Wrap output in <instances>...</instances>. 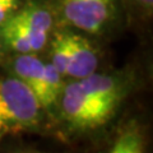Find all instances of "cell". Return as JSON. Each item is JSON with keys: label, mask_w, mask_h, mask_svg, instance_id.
Segmentation results:
<instances>
[{"label": "cell", "mask_w": 153, "mask_h": 153, "mask_svg": "<svg viewBox=\"0 0 153 153\" xmlns=\"http://www.w3.org/2000/svg\"><path fill=\"white\" fill-rule=\"evenodd\" d=\"M41 105L21 79H0V134L17 133L35 126Z\"/></svg>", "instance_id": "cell-1"}, {"label": "cell", "mask_w": 153, "mask_h": 153, "mask_svg": "<svg viewBox=\"0 0 153 153\" xmlns=\"http://www.w3.org/2000/svg\"><path fill=\"white\" fill-rule=\"evenodd\" d=\"M61 110L71 125L80 129H92L102 125L112 116L115 108L89 96L79 80L64 87L61 93Z\"/></svg>", "instance_id": "cell-2"}, {"label": "cell", "mask_w": 153, "mask_h": 153, "mask_svg": "<svg viewBox=\"0 0 153 153\" xmlns=\"http://www.w3.org/2000/svg\"><path fill=\"white\" fill-rule=\"evenodd\" d=\"M57 10L68 25L97 35L114 19L116 0H56Z\"/></svg>", "instance_id": "cell-3"}, {"label": "cell", "mask_w": 153, "mask_h": 153, "mask_svg": "<svg viewBox=\"0 0 153 153\" xmlns=\"http://www.w3.org/2000/svg\"><path fill=\"white\" fill-rule=\"evenodd\" d=\"M31 46L32 52L44 49L52 27V16L46 8L31 3L7 19Z\"/></svg>", "instance_id": "cell-4"}, {"label": "cell", "mask_w": 153, "mask_h": 153, "mask_svg": "<svg viewBox=\"0 0 153 153\" xmlns=\"http://www.w3.org/2000/svg\"><path fill=\"white\" fill-rule=\"evenodd\" d=\"M68 44L69 56L66 75L78 80L96 73L98 66L97 51L87 38L75 33H68Z\"/></svg>", "instance_id": "cell-5"}, {"label": "cell", "mask_w": 153, "mask_h": 153, "mask_svg": "<svg viewBox=\"0 0 153 153\" xmlns=\"http://www.w3.org/2000/svg\"><path fill=\"white\" fill-rule=\"evenodd\" d=\"M78 80L89 96L116 110L119 102L123 98V87L116 78L111 75L93 73Z\"/></svg>", "instance_id": "cell-6"}, {"label": "cell", "mask_w": 153, "mask_h": 153, "mask_svg": "<svg viewBox=\"0 0 153 153\" xmlns=\"http://www.w3.org/2000/svg\"><path fill=\"white\" fill-rule=\"evenodd\" d=\"M13 68L17 74V78L21 79L27 87H30L40 101L45 73V63H42L33 54H21L14 60Z\"/></svg>", "instance_id": "cell-7"}, {"label": "cell", "mask_w": 153, "mask_h": 153, "mask_svg": "<svg viewBox=\"0 0 153 153\" xmlns=\"http://www.w3.org/2000/svg\"><path fill=\"white\" fill-rule=\"evenodd\" d=\"M63 89V75L51 65V63L45 64L44 82H42V89L40 96L41 107L50 108L57 101V98L61 97Z\"/></svg>", "instance_id": "cell-8"}, {"label": "cell", "mask_w": 153, "mask_h": 153, "mask_svg": "<svg viewBox=\"0 0 153 153\" xmlns=\"http://www.w3.org/2000/svg\"><path fill=\"white\" fill-rule=\"evenodd\" d=\"M110 153H143V137L139 128L126 126L115 142Z\"/></svg>", "instance_id": "cell-9"}, {"label": "cell", "mask_w": 153, "mask_h": 153, "mask_svg": "<svg viewBox=\"0 0 153 153\" xmlns=\"http://www.w3.org/2000/svg\"><path fill=\"white\" fill-rule=\"evenodd\" d=\"M69 56L68 33H57L51 42V65L59 71L61 75H66Z\"/></svg>", "instance_id": "cell-10"}, {"label": "cell", "mask_w": 153, "mask_h": 153, "mask_svg": "<svg viewBox=\"0 0 153 153\" xmlns=\"http://www.w3.org/2000/svg\"><path fill=\"white\" fill-rule=\"evenodd\" d=\"M18 0H0V25H3L17 9Z\"/></svg>", "instance_id": "cell-11"}, {"label": "cell", "mask_w": 153, "mask_h": 153, "mask_svg": "<svg viewBox=\"0 0 153 153\" xmlns=\"http://www.w3.org/2000/svg\"><path fill=\"white\" fill-rule=\"evenodd\" d=\"M131 7L138 9L139 12L144 13L146 16H151L153 9V0H125Z\"/></svg>", "instance_id": "cell-12"}]
</instances>
